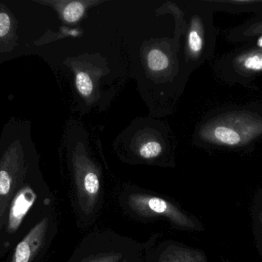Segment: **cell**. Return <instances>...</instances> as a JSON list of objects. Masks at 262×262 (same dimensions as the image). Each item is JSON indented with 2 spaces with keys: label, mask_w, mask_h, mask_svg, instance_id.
<instances>
[{
  "label": "cell",
  "mask_w": 262,
  "mask_h": 262,
  "mask_svg": "<svg viewBox=\"0 0 262 262\" xmlns=\"http://www.w3.org/2000/svg\"><path fill=\"white\" fill-rule=\"evenodd\" d=\"M243 66L248 70L255 72L262 70V52H255L246 55L243 58Z\"/></svg>",
  "instance_id": "12"
},
{
  "label": "cell",
  "mask_w": 262,
  "mask_h": 262,
  "mask_svg": "<svg viewBox=\"0 0 262 262\" xmlns=\"http://www.w3.org/2000/svg\"><path fill=\"white\" fill-rule=\"evenodd\" d=\"M188 45L191 52L194 54H198L201 52L203 47V40L200 32L195 29H192L188 36Z\"/></svg>",
  "instance_id": "13"
},
{
  "label": "cell",
  "mask_w": 262,
  "mask_h": 262,
  "mask_svg": "<svg viewBox=\"0 0 262 262\" xmlns=\"http://www.w3.org/2000/svg\"><path fill=\"white\" fill-rule=\"evenodd\" d=\"M12 17L9 12L0 11V38L7 36L12 30Z\"/></svg>",
  "instance_id": "14"
},
{
  "label": "cell",
  "mask_w": 262,
  "mask_h": 262,
  "mask_svg": "<svg viewBox=\"0 0 262 262\" xmlns=\"http://www.w3.org/2000/svg\"><path fill=\"white\" fill-rule=\"evenodd\" d=\"M49 215L35 225L12 249L9 262H32L36 258L49 233Z\"/></svg>",
  "instance_id": "4"
},
{
  "label": "cell",
  "mask_w": 262,
  "mask_h": 262,
  "mask_svg": "<svg viewBox=\"0 0 262 262\" xmlns=\"http://www.w3.org/2000/svg\"><path fill=\"white\" fill-rule=\"evenodd\" d=\"M84 6L80 2H71L68 3L62 10V16L67 23H76L82 16Z\"/></svg>",
  "instance_id": "9"
},
{
  "label": "cell",
  "mask_w": 262,
  "mask_h": 262,
  "mask_svg": "<svg viewBox=\"0 0 262 262\" xmlns=\"http://www.w3.org/2000/svg\"><path fill=\"white\" fill-rule=\"evenodd\" d=\"M169 61L167 55L159 49L149 51L147 55V65L152 72H161L169 66Z\"/></svg>",
  "instance_id": "8"
},
{
  "label": "cell",
  "mask_w": 262,
  "mask_h": 262,
  "mask_svg": "<svg viewBox=\"0 0 262 262\" xmlns=\"http://www.w3.org/2000/svg\"><path fill=\"white\" fill-rule=\"evenodd\" d=\"M131 203L134 208L140 212L163 215L169 217L172 221L180 226L194 227L193 223L188 219V218L183 215L177 208L161 198L137 195L131 198Z\"/></svg>",
  "instance_id": "5"
},
{
  "label": "cell",
  "mask_w": 262,
  "mask_h": 262,
  "mask_svg": "<svg viewBox=\"0 0 262 262\" xmlns=\"http://www.w3.org/2000/svg\"><path fill=\"white\" fill-rule=\"evenodd\" d=\"M252 226L258 252L262 255V190L255 195L252 207Z\"/></svg>",
  "instance_id": "6"
},
{
  "label": "cell",
  "mask_w": 262,
  "mask_h": 262,
  "mask_svg": "<svg viewBox=\"0 0 262 262\" xmlns=\"http://www.w3.org/2000/svg\"><path fill=\"white\" fill-rule=\"evenodd\" d=\"M75 84L77 89L82 96H89L93 92V82L90 75L86 72H79L77 73Z\"/></svg>",
  "instance_id": "10"
},
{
  "label": "cell",
  "mask_w": 262,
  "mask_h": 262,
  "mask_svg": "<svg viewBox=\"0 0 262 262\" xmlns=\"http://www.w3.org/2000/svg\"><path fill=\"white\" fill-rule=\"evenodd\" d=\"M162 152V146L158 142L149 141L140 148L139 153L143 158L149 159L160 155Z\"/></svg>",
  "instance_id": "11"
},
{
  "label": "cell",
  "mask_w": 262,
  "mask_h": 262,
  "mask_svg": "<svg viewBox=\"0 0 262 262\" xmlns=\"http://www.w3.org/2000/svg\"><path fill=\"white\" fill-rule=\"evenodd\" d=\"M119 258L120 256L118 255H107L98 257L89 262H118Z\"/></svg>",
  "instance_id": "15"
},
{
  "label": "cell",
  "mask_w": 262,
  "mask_h": 262,
  "mask_svg": "<svg viewBox=\"0 0 262 262\" xmlns=\"http://www.w3.org/2000/svg\"><path fill=\"white\" fill-rule=\"evenodd\" d=\"M262 134V118L250 113H229L212 128L210 136L220 144L238 146Z\"/></svg>",
  "instance_id": "3"
},
{
  "label": "cell",
  "mask_w": 262,
  "mask_h": 262,
  "mask_svg": "<svg viewBox=\"0 0 262 262\" xmlns=\"http://www.w3.org/2000/svg\"><path fill=\"white\" fill-rule=\"evenodd\" d=\"M38 169L31 123L11 118L0 136V235L12 201Z\"/></svg>",
  "instance_id": "1"
},
{
  "label": "cell",
  "mask_w": 262,
  "mask_h": 262,
  "mask_svg": "<svg viewBox=\"0 0 262 262\" xmlns=\"http://www.w3.org/2000/svg\"><path fill=\"white\" fill-rule=\"evenodd\" d=\"M81 192L89 199H95L100 190L99 178L95 172L89 171L84 174L81 182Z\"/></svg>",
  "instance_id": "7"
},
{
  "label": "cell",
  "mask_w": 262,
  "mask_h": 262,
  "mask_svg": "<svg viewBox=\"0 0 262 262\" xmlns=\"http://www.w3.org/2000/svg\"><path fill=\"white\" fill-rule=\"evenodd\" d=\"M39 169L12 201L0 235V258L4 257L41 220L48 216L49 198Z\"/></svg>",
  "instance_id": "2"
}]
</instances>
